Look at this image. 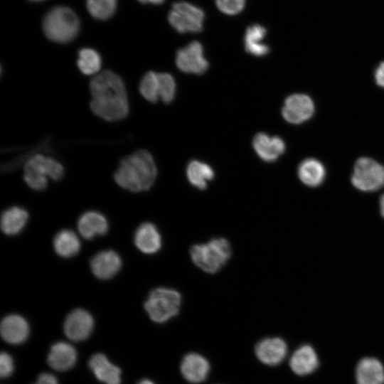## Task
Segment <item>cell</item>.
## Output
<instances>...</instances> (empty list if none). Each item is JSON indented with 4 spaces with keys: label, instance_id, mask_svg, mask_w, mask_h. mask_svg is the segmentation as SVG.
Instances as JSON below:
<instances>
[{
    "label": "cell",
    "instance_id": "obj_36",
    "mask_svg": "<svg viewBox=\"0 0 384 384\" xmlns=\"http://www.w3.org/2000/svg\"><path fill=\"white\" fill-rule=\"evenodd\" d=\"M138 1L142 3H151L154 4H161L164 0H138Z\"/></svg>",
    "mask_w": 384,
    "mask_h": 384
},
{
    "label": "cell",
    "instance_id": "obj_20",
    "mask_svg": "<svg viewBox=\"0 0 384 384\" xmlns=\"http://www.w3.org/2000/svg\"><path fill=\"white\" fill-rule=\"evenodd\" d=\"M77 361L75 348L64 341L54 343L48 353V365L58 371H65L73 368Z\"/></svg>",
    "mask_w": 384,
    "mask_h": 384
},
{
    "label": "cell",
    "instance_id": "obj_6",
    "mask_svg": "<svg viewBox=\"0 0 384 384\" xmlns=\"http://www.w3.org/2000/svg\"><path fill=\"white\" fill-rule=\"evenodd\" d=\"M181 299V294L176 289L158 287L149 293L144 307L153 321L164 323L178 314Z\"/></svg>",
    "mask_w": 384,
    "mask_h": 384
},
{
    "label": "cell",
    "instance_id": "obj_39",
    "mask_svg": "<svg viewBox=\"0 0 384 384\" xmlns=\"http://www.w3.org/2000/svg\"><path fill=\"white\" fill-rule=\"evenodd\" d=\"M31 1H42V0H31Z\"/></svg>",
    "mask_w": 384,
    "mask_h": 384
},
{
    "label": "cell",
    "instance_id": "obj_14",
    "mask_svg": "<svg viewBox=\"0 0 384 384\" xmlns=\"http://www.w3.org/2000/svg\"><path fill=\"white\" fill-rule=\"evenodd\" d=\"M319 360L315 349L309 344L297 348L289 359V366L297 375L304 376L314 373L319 367Z\"/></svg>",
    "mask_w": 384,
    "mask_h": 384
},
{
    "label": "cell",
    "instance_id": "obj_4",
    "mask_svg": "<svg viewBox=\"0 0 384 384\" xmlns=\"http://www.w3.org/2000/svg\"><path fill=\"white\" fill-rule=\"evenodd\" d=\"M80 22L69 8L56 6L51 9L43 21V30L48 38L57 43H68L78 34Z\"/></svg>",
    "mask_w": 384,
    "mask_h": 384
},
{
    "label": "cell",
    "instance_id": "obj_19",
    "mask_svg": "<svg viewBox=\"0 0 384 384\" xmlns=\"http://www.w3.org/2000/svg\"><path fill=\"white\" fill-rule=\"evenodd\" d=\"M356 384H384V366L374 357L361 359L356 367Z\"/></svg>",
    "mask_w": 384,
    "mask_h": 384
},
{
    "label": "cell",
    "instance_id": "obj_8",
    "mask_svg": "<svg viewBox=\"0 0 384 384\" xmlns=\"http://www.w3.org/2000/svg\"><path fill=\"white\" fill-rule=\"evenodd\" d=\"M203 19L201 9L183 1L173 4L169 14L170 24L179 33L201 31Z\"/></svg>",
    "mask_w": 384,
    "mask_h": 384
},
{
    "label": "cell",
    "instance_id": "obj_21",
    "mask_svg": "<svg viewBox=\"0 0 384 384\" xmlns=\"http://www.w3.org/2000/svg\"><path fill=\"white\" fill-rule=\"evenodd\" d=\"M78 230L87 240L98 235H104L109 228L108 221L103 214L90 210L82 213L78 220Z\"/></svg>",
    "mask_w": 384,
    "mask_h": 384
},
{
    "label": "cell",
    "instance_id": "obj_27",
    "mask_svg": "<svg viewBox=\"0 0 384 384\" xmlns=\"http://www.w3.org/2000/svg\"><path fill=\"white\" fill-rule=\"evenodd\" d=\"M267 31L261 25L255 24L249 26L245 35V48L249 53L261 57L270 51L268 46L262 43Z\"/></svg>",
    "mask_w": 384,
    "mask_h": 384
},
{
    "label": "cell",
    "instance_id": "obj_24",
    "mask_svg": "<svg viewBox=\"0 0 384 384\" xmlns=\"http://www.w3.org/2000/svg\"><path fill=\"white\" fill-rule=\"evenodd\" d=\"M53 245L55 253L63 258L72 257L80 250V242L78 235L68 229L58 232L54 237Z\"/></svg>",
    "mask_w": 384,
    "mask_h": 384
},
{
    "label": "cell",
    "instance_id": "obj_31",
    "mask_svg": "<svg viewBox=\"0 0 384 384\" xmlns=\"http://www.w3.org/2000/svg\"><path fill=\"white\" fill-rule=\"evenodd\" d=\"M159 98L164 103H170L175 97L176 85L174 77L167 73H158Z\"/></svg>",
    "mask_w": 384,
    "mask_h": 384
},
{
    "label": "cell",
    "instance_id": "obj_7",
    "mask_svg": "<svg viewBox=\"0 0 384 384\" xmlns=\"http://www.w3.org/2000/svg\"><path fill=\"white\" fill-rule=\"evenodd\" d=\"M351 181L361 191H376L384 185V166L372 159L361 157L355 164Z\"/></svg>",
    "mask_w": 384,
    "mask_h": 384
},
{
    "label": "cell",
    "instance_id": "obj_32",
    "mask_svg": "<svg viewBox=\"0 0 384 384\" xmlns=\"http://www.w3.org/2000/svg\"><path fill=\"white\" fill-rule=\"evenodd\" d=\"M216 5L223 13L234 15L243 9L245 0H216Z\"/></svg>",
    "mask_w": 384,
    "mask_h": 384
},
{
    "label": "cell",
    "instance_id": "obj_2",
    "mask_svg": "<svg viewBox=\"0 0 384 384\" xmlns=\"http://www.w3.org/2000/svg\"><path fill=\"white\" fill-rule=\"evenodd\" d=\"M157 176V168L151 154L139 150L123 158L114 174L115 182L122 188L134 192L149 190Z\"/></svg>",
    "mask_w": 384,
    "mask_h": 384
},
{
    "label": "cell",
    "instance_id": "obj_5",
    "mask_svg": "<svg viewBox=\"0 0 384 384\" xmlns=\"http://www.w3.org/2000/svg\"><path fill=\"white\" fill-rule=\"evenodd\" d=\"M23 171L25 182L35 191L46 189L48 178L58 181L64 175V168L59 161L41 154L28 158L24 164Z\"/></svg>",
    "mask_w": 384,
    "mask_h": 384
},
{
    "label": "cell",
    "instance_id": "obj_23",
    "mask_svg": "<svg viewBox=\"0 0 384 384\" xmlns=\"http://www.w3.org/2000/svg\"><path fill=\"white\" fill-rule=\"evenodd\" d=\"M28 213L23 208L13 206L6 209L1 216V228L7 235L20 233L26 225Z\"/></svg>",
    "mask_w": 384,
    "mask_h": 384
},
{
    "label": "cell",
    "instance_id": "obj_37",
    "mask_svg": "<svg viewBox=\"0 0 384 384\" xmlns=\"http://www.w3.org/2000/svg\"><path fill=\"white\" fill-rule=\"evenodd\" d=\"M380 213L384 217V194L380 198Z\"/></svg>",
    "mask_w": 384,
    "mask_h": 384
},
{
    "label": "cell",
    "instance_id": "obj_12",
    "mask_svg": "<svg viewBox=\"0 0 384 384\" xmlns=\"http://www.w3.org/2000/svg\"><path fill=\"white\" fill-rule=\"evenodd\" d=\"M286 342L279 337L265 338L255 346V352L260 361L274 366L280 364L287 355Z\"/></svg>",
    "mask_w": 384,
    "mask_h": 384
},
{
    "label": "cell",
    "instance_id": "obj_33",
    "mask_svg": "<svg viewBox=\"0 0 384 384\" xmlns=\"http://www.w3.org/2000/svg\"><path fill=\"white\" fill-rule=\"evenodd\" d=\"M14 361L12 357L6 352L0 355V375L1 378H7L11 375L14 370Z\"/></svg>",
    "mask_w": 384,
    "mask_h": 384
},
{
    "label": "cell",
    "instance_id": "obj_13",
    "mask_svg": "<svg viewBox=\"0 0 384 384\" xmlns=\"http://www.w3.org/2000/svg\"><path fill=\"white\" fill-rule=\"evenodd\" d=\"M90 266L92 274L97 278L109 279L115 276L120 270L122 259L119 254L114 250H102L91 258Z\"/></svg>",
    "mask_w": 384,
    "mask_h": 384
},
{
    "label": "cell",
    "instance_id": "obj_18",
    "mask_svg": "<svg viewBox=\"0 0 384 384\" xmlns=\"http://www.w3.org/2000/svg\"><path fill=\"white\" fill-rule=\"evenodd\" d=\"M134 242L139 250L144 254H154L161 247V236L155 225L146 222L136 230Z\"/></svg>",
    "mask_w": 384,
    "mask_h": 384
},
{
    "label": "cell",
    "instance_id": "obj_38",
    "mask_svg": "<svg viewBox=\"0 0 384 384\" xmlns=\"http://www.w3.org/2000/svg\"><path fill=\"white\" fill-rule=\"evenodd\" d=\"M138 384H155L154 382L149 379L142 380Z\"/></svg>",
    "mask_w": 384,
    "mask_h": 384
},
{
    "label": "cell",
    "instance_id": "obj_17",
    "mask_svg": "<svg viewBox=\"0 0 384 384\" xmlns=\"http://www.w3.org/2000/svg\"><path fill=\"white\" fill-rule=\"evenodd\" d=\"M181 372L183 377L191 383H199L205 380L210 371L208 361L196 353H189L182 359Z\"/></svg>",
    "mask_w": 384,
    "mask_h": 384
},
{
    "label": "cell",
    "instance_id": "obj_9",
    "mask_svg": "<svg viewBox=\"0 0 384 384\" xmlns=\"http://www.w3.org/2000/svg\"><path fill=\"white\" fill-rule=\"evenodd\" d=\"M176 64L180 70L196 75L204 73L209 66L203 56V46L198 41H193L177 51Z\"/></svg>",
    "mask_w": 384,
    "mask_h": 384
},
{
    "label": "cell",
    "instance_id": "obj_29",
    "mask_svg": "<svg viewBox=\"0 0 384 384\" xmlns=\"http://www.w3.org/2000/svg\"><path fill=\"white\" fill-rule=\"evenodd\" d=\"M139 92L151 102H156L160 99L158 73L149 71L142 77L139 83Z\"/></svg>",
    "mask_w": 384,
    "mask_h": 384
},
{
    "label": "cell",
    "instance_id": "obj_16",
    "mask_svg": "<svg viewBox=\"0 0 384 384\" xmlns=\"http://www.w3.org/2000/svg\"><path fill=\"white\" fill-rule=\"evenodd\" d=\"M253 148L257 156L264 161H276L285 151V144L279 137H270L265 133H258L252 141Z\"/></svg>",
    "mask_w": 384,
    "mask_h": 384
},
{
    "label": "cell",
    "instance_id": "obj_25",
    "mask_svg": "<svg viewBox=\"0 0 384 384\" xmlns=\"http://www.w3.org/2000/svg\"><path fill=\"white\" fill-rule=\"evenodd\" d=\"M298 176L302 183L309 186L320 185L325 177L323 164L315 159H306L298 167Z\"/></svg>",
    "mask_w": 384,
    "mask_h": 384
},
{
    "label": "cell",
    "instance_id": "obj_11",
    "mask_svg": "<svg viewBox=\"0 0 384 384\" xmlns=\"http://www.w3.org/2000/svg\"><path fill=\"white\" fill-rule=\"evenodd\" d=\"M314 111V105L309 96L304 94H294L286 99L282 114L288 122L300 124L309 119Z\"/></svg>",
    "mask_w": 384,
    "mask_h": 384
},
{
    "label": "cell",
    "instance_id": "obj_1",
    "mask_svg": "<svg viewBox=\"0 0 384 384\" xmlns=\"http://www.w3.org/2000/svg\"><path fill=\"white\" fill-rule=\"evenodd\" d=\"M90 108L106 121H118L129 113L126 88L122 78L111 70H103L90 80Z\"/></svg>",
    "mask_w": 384,
    "mask_h": 384
},
{
    "label": "cell",
    "instance_id": "obj_15",
    "mask_svg": "<svg viewBox=\"0 0 384 384\" xmlns=\"http://www.w3.org/2000/svg\"><path fill=\"white\" fill-rule=\"evenodd\" d=\"M1 335L3 339L11 344L24 342L29 334L27 321L18 314L6 316L1 322Z\"/></svg>",
    "mask_w": 384,
    "mask_h": 384
},
{
    "label": "cell",
    "instance_id": "obj_26",
    "mask_svg": "<svg viewBox=\"0 0 384 384\" xmlns=\"http://www.w3.org/2000/svg\"><path fill=\"white\" fill-rule=\"evenodd\" d=\"M186 176L189 183L200 190L207 188L209 181L214 178L213 169L207 164L193 160L186 168Z\"/></svg>",
    "mask_w": 384,
    "mask_h": 384
},
{
    "label": "cell",
    "instance_id": "obj_22",
    "mask_svg": "<svg viewBox=\"0 0 384 384\" xmlns=\"http://www.w3.org/2000/svg\"><path fill=\"white\" fill-rule=\"evenodd\" d=\"M89 367L100 381L105 384H120L121 370L104 354L93 355L89 361Z\"/></svg>",
    "mask_w": 384,
    "mask_h": 384
},
{
    "label": "cell",
    "instance_id": "obj_34",
    "mask_svg": "<svg viewBox=\"0 0 384 384\" xmlns=\"http://www.w3.org/2000/svg\"><path fill=\"white\" fill-rule=\"evenodd\" d=\"M33 384H58L57 378L51 373H41Z\"/></svg>",
    "mask_w": 384,
    "mask_h": 384
},
{
    "label": "cell",
    "instance_id": "obj_3",
    "mask_svg": "<svg viewBox=\"0 0 384 384\" xmlns=\"http://www.w3.org/2000/svg\"><path fill=\"white\" fill-rule=\"evenodd\" d=\"M231 253L230 242L223 238L194 245L190 249L191 259L194 265L210 274L219 271L227 263Z\"/></svg>",
    "mask_w": 384,
    "mask_h": 384
},
{
    "label": "cell",
    "instance_id": "obj_35",
    "mask_svg": "<svg viewBox=\"0 0 384 384\" xmlns=\"http://www.w3.org/2000/svg\"><path fill=\"white\" fill-rule=\"evenodd\" d=\"M375 79L379 86L384 87V62L381 63L377 68L375 73Z\"/></svg>",
    "mask_w": 384,
    "mask_h": 384
},
{
    "label": "cell",
    "instance_id": "obj_10",
    "mask_svg": "<svg viewBox=\"0 0 384 384\" xmlns=\"http://www.w3.org/2000/svg\"><path fill=\"white\" fill-rule=\"evenodd\" d=\"M93 327L92 316L82 309H75L70 311L63 324L65 336L74 341H81L87 338L91 334Z\"/></svg>",
    "mask_w": 384,
    "mask_h": 384
},
{
    "label": "cell",
    "instance_id": "obj_28",
    "mask_svg": "<svg viewBox=\"0 0 384 384\" xmlns=\"http://www.w3.org/2000/svg\"><path fill=\"white\" fill-rule=\"evenodd\" d=\"M77 65L85 75H97L102 66V59L100 54L92 48H85L78 53Z\"/></svg>",
    "mask_w": 384,
    "mask_h": 384
},
{
    "label": "cell",
    "instance_id": "obj_30",
    "mask_svg": "<svg viewBox=\"0 0 384 384\" xmlns=\"http://www.w3.org/2000/svg\"><path fill=\"white\" fill-rule=\"evenodd\" d=\"M117 0H87V8L95 18L105 20L114 13Z\"/></svg>",
    "mask_w": 384,
    "mask_h": 384
}]
</instances>
